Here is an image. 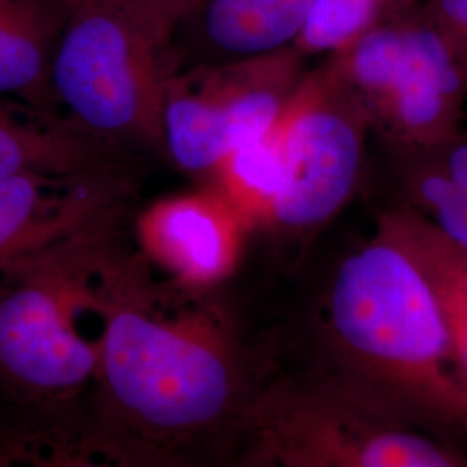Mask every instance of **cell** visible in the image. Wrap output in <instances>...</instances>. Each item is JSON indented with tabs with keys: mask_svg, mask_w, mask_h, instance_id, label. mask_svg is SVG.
<instances>
[{
	"mask_svg": "<svg viewBox=\"0 0 467 467\" xmlns=\"http://www.w3.org/2000/svg\"><path fill=\"white\" fill-rule=\"evenodd\" d=\"M9 428H11V420H9V416L4 409V405L0 403V466H2V457H4L7 436H9Z\"/></svg>",
	"mask_w": 467,
	"mask_h": 467,
	"instance_id": "44dd1931",
	"label": "cell"
},
{
	"mask_svg": "<svg viewBox=\"0 0 467 467\" xmlns=\"http://www.w3.org/2000/svg\"><path fill=\"white\" fill-rule=\"evenodd\" d=\"M283 118V117H281ZM283 121L225 154L206 184L233 206L248 231L268 227L285 184Z\"/></svg>",
	"mask_w": 467,
	"mask_h": 467,
	"instance_id": "5bb4252c",
	"label": "cell"
},
{
	"mask_svg": "<svg viewBox=\"0 0 467 467\" xmlns=\"http://www.w3.org/2000/svg\"><path fill=\"white\" fill-rule=\"evenodd\" d=\"M419 0H314L295 47L305 57L333 56L360 35L416 5Z\"/></svg>",
	"mask_w": 467,
	"mask_h": 467,
	"instance_id": "e0dca14e",
	"label": "cell"
},
{
	"mask_svg": "<svg viewBox=\"0 0 467 467\" xmlns=\"http://www.w3.org/2000/svg\"><path fill=\"white\" fill-rule=\"evenodd\" d=\"M407 206L467 253V194L441 168L431 148H395Z\"/></svg>",
	"mask_w": 467,
	"mask_h": 467,
	"instance_id": "9a60e30c",
	"label": "cell"
},
{
	"mask_svg": "<svg viewBox=\"0 0 467 467\" xmlns=\"http://www.w3.org/2000/svg\"><path fill=\"white\" fill-rule=\"evenodd\" d=\"M134 189L130 165L69 177L0 179V274L125 213Z\"/></svg>",
	"mask_w": 467,
	"mask_h": 467,
	"instance_id": "ba28073f",
	"label": "cell"
},
{
	"mask_svg": "<svg viewBox=\"0 0 467 467\" xmlns=\"http://www.w3.org/2000/svg\"><path fill=\"white\" fill-rule=\"evenodd\" d=\"M314 0H200L182 25L181 65H220L295 47ZM177 38V36H175Z\"/></svg>",
	"mask_w": 467,
	"mask_h": 467,
	"instance_id": "30bf717a",
	"label": "cell"
},
{
	"mask_svg": "<svg viewBox=\"0 0 467 467\" xmlns=\"http://www.w3.org/2000/svg\"><path fill=\"white\" fill-rule=\"evenodd\" d=\"M281 121L285 184L268 227L306 233L331 220L355 192L372 127L327 63L303 75Z\"/></svg>",
	"mask_w": 467,
	"mask_h": 467,
	"instance_id": "52a82bcc",
	"label": "cell"
},
{
	"mask_svg": "<svg viewBox=\"0 0 467 467\" xmlns=\"http://www.w3.org/2000/svg\"><path fill=\"white\" fill-rule=\"evenodd\" d=\"M431 150L447 175L467 194V132Z\"/></svg>",
	"mask_w": 467,
	"mask_h": 467,
	"instance_id": "ffe728a7",
	"label": "cell"
},
{
	"mask_svg": "<svg viewBox=\"0 0 467 467\" xmlns=\"http://www.w3.org/2000/svg\"><path fill=\"white\" fill-rule=\"evenodd\" d=\"M206 291L160 283L121 229L90 268L92 384L61 466L182 467L239 461L264 388L231 316Z\"/></svg>",
	"mask_w": 467,
	"mask_h": 467,
	"instance_id": "6da1fadb",
	"label": "cell"
},
{
	"mask_svg": "<svg viewBox=\"0 0 467 467\" xmlns=\"http://www.w3.org/2000/svg\"><path fill=\"white\" fill-rule=\"evenodd\" d=\"M175 42L130 0H71L50 67L59 109L127 154H163L161 100Z\"/></svg>",
	"mask_w": 467,
	"mask_h": 467,
	"instance_id": "277c9868",
	"label": "cell"
},
{
	"mask_svg": "<svg viewBox=\"0 0 467 467\" xmlns=\"http://www.w3.org/2000/svg\"><path fill=\"white\" fill-rule=\"evenodd\" d=\"M403 241L428 274L451 322L467 324V253L453 246L410 206L388 212Z\"/></svg>",
	"mask_w": 467,
	"mask_h": 467,
	"instance_id": "2e32d148",
	"label": "cell"
},
{
	"mask_svg": "<svg viewBox=\"0 0 467 467\" xmlns=\"http://www.w3.org/2000/svg\"><path fill=\"white\" fill-rule=\"evenodd\" d=\"M123 215L0 274V403L11 420L5 466H56L99 358L87 277Z\"/></svg>",
	"mask_w": 467,
	"mask_h": 467,
	"instance_id": "3957f363",
	"label": "cell"
},
{
	"mask_svg": "<svg viewBox=\"0 0 467 467\" xmlns=\"http://www.w3.org/2000/svg\"><path fill=\"white\" fill-rule=\"evenodd\" d=\"M148 17L150 25L168 40L175 36L185 21L194 13L200 0H130Z\"/></svg>",
	"mask_w": 467,
	"mask_h": 467,
	"instance_id": "d6986e66",
	"label": "cell"
},
{
	"mask_svg": "<svg viewBox=\"0 0 467 467\" xmlns=\"http://www.w3.org/2000/svg\"><path fill=\"white\" fill-rule=\"evenodd\" d=\"M364 384L264 386L251 405L244 449L250 466L467 467V451Z\"/></svg>",
	"mask_w": 467,
	"mask_h": 467,
	"instance_id": "5b68a950",
	"label": "cell"
},
{
	"mask_svg": "<svg viewBox=\"0 0 467 467\" xmlns=\"http://www.w3.org/2000/svg\"><path fill=\"white\" fill-rule=\"evenodd\" d=\"M326 63L393 148H436L462 132L466 71L420 2Z\"/></svg>",
	"mask_w": 467,
	"mask_h": 467,
	"instance_id": "8992f818",
	"label": "cell"
},
{
	"mask_svg": "<svg viewBox=\"0 0 467 467\" xmlns=\"http://www.w3.org/2000/svg\"><path fill=\"white\" fill-rule=\"evenodd\" d=\"M327 324L345 376L428 430L467 431L466 388L443 303L389 213L336 270Z\"/></svg>",
	"mask_w": 467,
	"mask_h": 467,
	"instance_id": "7a4b0ae2",
	"label": "cell"
},
{
	"mask_svg": "<svg viewBox=\"0 0 467 467\" xmlns=\"http://www.w3.org/2000/svg\"><path fill=\"white\" fill-rule=\"evenodd\" d=\"M248 233L233 206L210 184L154 201L135 220L139 251L150 265L200 291L233 274Z\"/></svg>",
	"mask_w": 467,
	"mask_h": 467,
	"instance_id": "9c48e42d",
	"label": "cell"
},
{
	"mask_svg": "<svg viewBox=\"0 0 467 467\" xmlns=\"http://www.w3.org/2000/svg\"><path fill=\"white\" fill-rule=\"evenodd\" d=\"M420 5L447 36L467 75V0H424Z\"/></svg>",
	"mask_w": 467,
	"mask_h": 467,
	"instance_id": "ac0fdd59",
	"label": "cell"
},
{
	"mask_svg": "<svg viewBox=\"0 0 467 467\" xmlns=\"http://www.w3.org/2000/svg\"><path fill=\"white\" fill-rule=\"evenodd\" d=\"M163 156L191 177L210 181L231 150L227 87L222 65H179L161 100Z\"/></svg>",
	"mask_w": 467,
	"mask_h": 467,
	"instance_id": "8fae6325",
	"label": "cell"
},
{
	"mask_svg": "<svg viewBox=\"0 0 467 467\" xmlns=\"http://www.w3.org/2000/svg\"><path fill=\"white\" fill-rule=\"evenodd\" d=\"M130 156L67 115H49L25 102H0V179L82 175L130 165Z\"/></svg>",
	"mask_w": 467,
	"mask_h": 467,
	"instance_id": "7c38bea8",
	"label": "cell"
},
{
	"mask_svg": "<svg viewBox=\"0 0 467 467\" xmlns=\"http://www.w3.org/2000/svg\"><path fill=\"white\" fill-rule=\"evenodd\" d=\"M71 0H0V96L61 115L50 67Z\"/></svg>",
	"mask_w": 467,
	"mask_h": 467,
	"instance_id": "4fadbf2b",
	"label": "cell"
}]
</instances>
